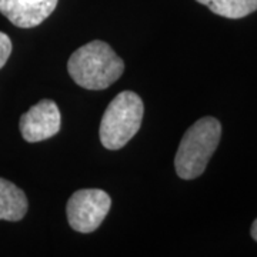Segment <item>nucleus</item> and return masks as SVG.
I'll return each mask as SVG.
<instances>
[{
  "label": "nucleus",
  "instance_id": "20e7f679",
  "mask_svg": "<svg viewBox=\"0 0 257 257\" xmlns=\"http://www.w3.org/2000/svg\"><path fill=\"white\" fill-rule=\"evenodd\" d=\"M110 196L100 189H83L74 192L66 206L70 227L79 233H92L110 211Z\"/></svg>",
  "mask_w": 257,
  "mask_h": 257
},
{
  "label": "nucleus",
  "instance_id": "1a4fd4ad",
  "mask_svg": "<svg viewBox=\"0 0 257 257\" xmlns=\"http://www.w3.org/2000/svg\"><path fill=\"white\" fill-rule=\"evenodd\" d=\"M10 53H12V40L6 33L0 32V69L8 63Z\"/></svg>",
  "mask_w": 257,
  "mask_h": 257
},
{
  "label": "nucleus",
  "instance_id": "423d86ee",
  "mask_svg": "<svg viewBox=\"0 0 257 257\" xmlns=\"http://www.w3.org/2000/svg\"><path fill=\"white\" fill-rule=\"evenodd\" d=\"M59 0H0V13L22 29L39 26L56 9Z\"/></svg>",
  "mask_w": 257,
  "mask_h": 257
},
{
  "label": "nucleus",
  "instance_id": "39448f33",
  "mask_svg": "<svg viewBox=\"0 0 257 257\" xmlns=\"http://www.w3.org/2000/svg\"><path fill=\"white\" fill-rule=\"evenodd\" d=\"M62 124L60 110L53 100H40L30 107L19 121L23 139L29 143L43 142L59 133Z\"/></svg>",
  "mask_w": 257,
  "mask_h": 257
},
{
  "label": "nucleus",
  "instance_id": "0eeeda50",
  "mask_svg": "<svg viewBox=\"0 0 257 257\" xmlns=\"http://www.w3.org/2000/svg\"><path fill=\"white\" fill-rule=\"evenodd\" d=\"M28 197L15 183L0 177V220L19 221L28 213Z\"/></svg>",
  "mask_w": 257,
  "mask_h": 257
},
{
  "label": "nucleus",
  "instance_id": "9d476101",
  "mask_svg": "<svg viewBox=\"0 0 257 257\" xmlns=\"http://www.w3.org/2000/svg\"><path fill=\"white\" fill-rule=\"evenodd\" d=\"M250 233H251V237L257 241V219L253 221V224H251V230H250Z\"/></svg>",
  "mask_w": 257,
  "mask_h": 257
},
{
  "label": "nucleus",
  "instance_id": "6e6552de",
  "mask_svg": "<svg viewBox=\"0 0 257 257\" xmlns=\"http://www.w3.org/2000/svg\"><path fill=\"white\" fill-rule=\"evenodd\" d=\"M223 18L241 19L257 10V0H196Z\"/></svg>",
  "mask_w": 257,
  "mask_h": 257
},
{
  "label": "nucleus",
  "instance_id": "f257e3e1",
  "mask_svg": "<svg viewBox=\"0 0 257 257\" xmlns=\"http://www.w3.org/2000/svg\"><path fill=\"white\" fill-rule=\"evenodd\" d=\"M67 70L74 83L83 89L103 90L123 74L124 63L107 43L93 40L70 56Z\"/></svg>",
  "mask_w": 257,
  "mask_h": 257
},
{
  "label": "nucleus",
  "instance_id": "f03ea898",
  "mask_svg": "<svg viewBox=\"0 0 257 257\" xmlns=\"http://www.w3.org/2000/svg\"><path fill=\"white\" fill-rule=\"evenodd\" d=\"M220 138V121L210 116L197 120L187 128L175 157L177 176L184 180H192L202 176L219 146Z\"/></svg>",
  "mask_w": 257,
  "mask_h": 257
},
{
  "label": "nucleus",
  "instance_id": "7ed1b4c3",
  "mask_svg": "<svg viewBox=\"0 0 257 257\" xmlns=\"http://www.w3.org/2000/svg\"><path fill=\"white\" fill-rule=\"evenodd\" d=\"M145 104L138 93L124 90L109 103L101 117L99 136L103 146L119 150L139 132L143 120Z\"/></svg>",
  "mask_w": 257,
  "mask_h": 257
}]
</instances>
